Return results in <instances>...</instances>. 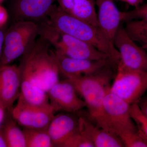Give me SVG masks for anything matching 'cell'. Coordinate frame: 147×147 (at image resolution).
I'll return each instance as SVG.
<instances>
[{
	"label": "cell",
	"instance_id": "1",
	"mask_svg": "<svg viewBox=\"0 0 147 147\" xmlns=\"http://www.w3.org/2000/svg\"><path fill=\"white\" fill-rule=\"evenodd\" d=\"M51 45L40 36L22 57L21 93L34 96L47 93L59 80L60 71Z\"/></svg>",
	"mask_w": 147,
	"mask_h": 147
},
{
	"label": "cell",
	"instance_id": "2",
	"mask_svg": "<svg viewBox=\"0 0 147 147\" xmlns=\"http://www.w3.org/2000/svg\"><path fill=\"white\" fill-rule=\"evenodd\" d=\"M47 20L60 32L94 46L108 55L117 65L119 63L118 51L98 27L69 15L55 5Z\"/></svg>",
	"mask_w": 147,
	"mask_h": 147
},
{
	"label": "cell",
	"instance_id": "3",
	"mask_svg": "<svg viewBox=\"0 0 147 147\" xmlns=\"http://www.w3.org/2000/svg\"><path fill=\"white\" fill-rule=\"evenodd\" d=\"M114 76L109 66L91 75L67 79L73 84L77 93L84 98L90 120L112 133L103 109V101Z\"/></svg>",
	"mask_w": 147,
	"mask_h": 147
},
{
	"label": "cell",
	"instance_id": "4",
	"mask_svg": "<svg viewBox=\"0 0 147 147\" xmlns=\"http://www.w3.org/2000/svg\"><path fill=\"white\" fill-rule=\"evenodd\" d=\"M38 35L50 43L55 52L74 59L98 61L110 59L106 54L86 42L60 32L47 21L38 24Z\"/></svg>",
	"mask_w": 147,
	"mask_h": 147
},
{
	"label": "cell",
	"instance_id": "5",
	"mask_svg": "<svg viewBox=\"0 0 147 147\" xmlns=\"http://www.w3.org/2000/svg\"><path fill=\"white\" fill-rule=\"evenodd\" d=\"M38 35V26L36 23L15 21L5 34L1 66L10 64L22 57Z\"/></svg>",
	"mask_w": 147,
	"mask_h": 147
},
{
	"label": "cell",
	"instance_id": "6",
	"mask_svg": "<svg viewBox=\"0 0 147 147\" xmlns=\"http://www.w3.org/2000/svg\"><path fill=\"white\" fill-rule=\"evenodd\" d=\"M110 91L131 105L137 103L147 90V71L132 70L119 63Z\"/></svg>",
	"mask_w": 147,
	"mask_h": 147
},
{
	"label": "cell",
	"instance_id": "7",
	"mask_svg": "<svg viewBox=\"0 0 147 147\" xmlns=\"http://www.w3.org/2000/svg\"><path fill=\"white\" fill-rule=\"evenodd\" d=\"M130 104L112 93L110 90L103 101V109L112 132L119 138L137 131L138 127L129 114Z\"/></svg>",
	"mask_w": 147,
	"mask_h": 147
},
{
	"label": "cell",
	"instance_id": "8",
	"mask_svg": "<svg viewBox=\"0 0 147 147\" xmlns=\"http://www.w3.org/2000/svg\"><path fill=\"white\" fill-rule=\"evenodd\" d=\"M55 113L50 104L34 105L19 96L17 104L10 113L17 123L24 128L47 129Z\"/></svg>",
	"mask_w": 147,
	"mask_h": 147
},
{
	"label": "cell",
	"instance_id": "9",
	"mask_svg": "<svg viewBox=\"0 0 147 147\" xmlns=\"http://www.w3.org/2000/svg\"><path fill=\"white\" fill-rule=\"evenodd\" d=\"M120 57L119 62L126 68L147 71V53L137 45L121 25L113 40Z\"/></svg>",
	"mask_w": 147,
	"mask_h": 147
},
{
	"label": "cell",
	"instance_id": "10",
	"mask_svg": "<svg viewBox=\"0 0 147 147\" xmlns=\"http://www.w3.org/2000/svg\"><path fill=\"white\" fill-rule=\"evenodd\" d=\"M73 84L67 79L59 81L47 92L49 102L55 112H79L86 107V102L78 96Z\"/></svg>",
	"mask_w": 147,
	"mask_h": 147
},
{
	"label": "cell",
	"instance_id": "11",
	"mask_svg": "<svg viewBox=\"0 0 147 147\" xmlns=\"http://www.w3.org/2000/svg\"><path fill=\"white\" fill-rule=\"evenodd\" d=\"M53 54L60 74L66 79L91 75L112 64H115L110 59L94 61L74 59L61 55L55 50H53Z\"/></svg>",
	"mask_w": 147,
	"mask_h": 147
},
{
	"label": "cell",
	"instance_id": "12",
	"mask_svg": "<svg viewBox=\"0 0 147 147\" xmlns=\"http://www.w3.org/2000/svg\"><path fill=\"white\" fill-rule=\"evenodd\" d=\"M21 70L19 66H0V100L11 113L20 94Z\"/></svg>",
	"mask_w": 147,
	"mask_h": 147
},
{
	"label": "cell",
	"instance_id": "13",
	"mask_svg": "<svg viewBox=\"0 0 147 147\" xmlns=\"http://www.w3.org/2000/svg\"><path fill=\"white\" fill-rule=\"evenodd\" d=\"M54 0H14L12 6L16 21H28L38 24L47 20L54 6Z\"/></svg>",
	"mask_w": 147,
	"mask_h": 147
},
{
	"label": "cell",
	"instance_id": "14",
	"mask_svg": "<svg viewBox=\"0 0 147 147\" xmlns=\"http://www.w3.org/2000/svg\"><path fill=\"white\" fill-rule=\"evenodd\" d=\"M95 3L98 7L96 16L98 28L113 42L122 22V11L117 8L114 0H95Z\"/></svg>",
	"mask_w": 147,
	"mask_h": 147
},
{
	"label": "cell",
	"instance_id": "15",
	"mask_svg": "<svg viewBox=\"0 0 147 147\" xmlns=\"http://www.w3.org/2000/svg\"><path fill=\"white\" fill-rule=\"evenodd\" d=\"M78 127L92 142L95 147L124 146L117 135L97 126L83 116L78 117Z\"/></svg>",
	"mask_w": 147,
	"mask_h": 147
},
{
	"label": "cell",
	"instance_id": "16",
	"mask_svg": "<svg viewBox=\"0 0 147 147\" xmlns=\"http://www.w3.org/2000/svg\"><path fill=\"white\" fill-rule=\"evenodd\" d=\"M78 117L71 114H59L54 116L47 128L54 147H61L66 139L76 130Z\"/></svg>",
	"mask_w": 147,
	"mask_h": 147
},
{
	"label": "cell",
	"instance_id": "17",
	"mask_svg": "<svg viewBox=\"0 0 147 147\" xmlns=\"http://www.w3.org/2000/svg\"><path fill=\"white\" fill-rule=\"evenodd\" d=\"M58 6L70 16L98 27L95 3L93 0H56Z\"/></svg>",
	"mask_w": 147,
	"mask_h": 147
},
{
	"label": "cell",
	"instance_id": "18",
	"mask_svg": "<svg viewBox=\"0 0 147 147\" xmlns=\"http://www.w3.org/2000/svg\"><path fill=\"white\" fill-rule=\"evenodd\" d=\"M16 123V121L12 118L8 119L4 124L3 125V126L2 130L7 147H26L24 131Z\"/></svg>",
	"mask_w": 147,
	"mask_h": 147
},
{
	"label": "cell",
	"instance_id": "19",
	"mask_svg": "<svg viewBox=\"0 0 147 147\" xmlns=\"http://www.w3.org/2000/svg\"><path fill=\"white\" fill-rule=\"evenodd\" d=\"M125 23V29L129 35L147 52V21L134 20Z\"/></svg>",
	"mask_w": 147,
	"mask_h": 147
},
{
	"label": "cell",
	"instance_id": "20",
	"mask_svg": "<svg viewBox=\"0 0 147 147\" xmlns=\"http://www.w3.org/2000/svg\"><path fill=\"white\" fill-rule=\"evenodd\" d=\"M26 147H54L47 129L24 128Z\"/></svg>",
	"mask_w": 147,
	"mask_h": 147
},
{
	"label": "cell",
	"instance_id": "21",
	"mask_svg": "<svg viewBox=\"0 0 147 147\" xmlns=\"http://www.w3.org/2000/svg\"><path fill=\"white\" fill-rule=\"evenodd\" d=\"M61 147H94V146L77 127L76 130L66 139Z\"/></svg>",
	"mask_w": 147,
	"mask_h": 147
},
{
	"label": "cell",
	"instance_id": "22",
	"mask_svg": "<svg viewBox=\"0 0 147 147\" xmlns=\"http://www.w3.org/2000/svg\"><path fill=\"white\" fill-rule=\"evenodd\" d=\"M120 139L124 147H147V138L138 128L137 131L125 134Z\"/></svg>",
	"mask_w": 147,
	"mask_h": 147
},
{
	"label": "cell",
	"instance_id": "23",
	"mask_svg": "<svg viewBox=\"0 0 147 147\" xmlns=\"http://www.w3.org/2000/svg\"><path fill=\"white\" fill-rule=\"evenodd\" d=\"M129 114L137 127L147 138V117L142 112L137 102L130 105Z\"/></svg>",
	"mask_w": 147,
	"mask_h": 147
},
{
	"label": "cell",
	"instance_id": "24",
	"mask_svg": "<svg viewBox=\"0 0 147 147\" xmlns=\"http://www.w3.org/2000/svg\"><path fill=\"white\" fill-rule=\"evenodd\" d=\"M122 21L126 22L134 20L147 21V3L141 5L132 10L122 11Z\"/></svg>",
	"mask_w": 147,
	"mask_h": 147
},
{
	"label": "cell",
	"instance_id": "25",
	"mask_svg": "<svg viewBox=\"0 0 147 147\" xmlns=\"http://www.w3.org/2000/svg\"><path fill=\"white\" fill-rule=\"evenodd\" d=\"M8 19V13L4 7L0 5V28L3 26Z\"/></svg>",
	"mask_w": 147,
	"mask_h": 147
},
{
	"label": "cell",
	"instance_id": "26",
	"mask_svg": "<svg viewBox=\"0 0 147 147\" xmlns=\"http://www.w3.org/2000/svg\"><path fill=\"white\" fill-rule=\"evenodd\" d=\"M137 103L142 112L147 117V95L142 96Z\"/></svg>",
	"mask_w": 147,
	"mask_h": 147
},
{
	"label": "cell",
	"instance_id": "27",
	"mask_svg": "<svg viewBox=\"0 0 147 147\" xmlns=\"http://www.w3.org/2000/svg\"><path fill=\"white\" fill-rule=\"evenodd\" d=\"M7 111V109L6 108L5 105L0 100V129H1L3 123L4 122L6 112Z\"/></svg>",
	"mask_w": 147,
	"mask_h": 147
},
{
	"label": "cell",
	"instance_id": "28",
	"mask_svg": "<svg viewBox=\"0 0 147 147\" xmlns=\"http://www.w3.org/2000/svg\"><path fill=\"white\" fill-rule=\"evenodd\" d=\"M121 1L126 3L127 4L135 7H138L139 6L142 4L143 0H119Z\"/></svg>",
	"mask_w": 147,
	"mask_h": 147
},
{
	"label": "cell",
	"instance_id": "29",
	"mask_svg": "<svg viewBox=\"0 0 147 147\" xmlns=\"http://www.w3.org/2000/svg\"><path fill=\"white\" fill-rule=\"evenodd\" d=\"M4 36V34L0 29V66H1V59L2 55Z\"/></svg>",
	"mask_w": 147,
	"mask_h": 147
},
{
	"label": "cell",
	"instance_id": "30",
	"mask_svg": "<svg viewBox=\"0 0 147 147\" xmlns=\"http://www.w3.org/2000/svg\"><path fill=\"white\" fill-rule=\"evenodd\" d=\"M0 147H7V144L2 129H0Z\"/></svg>",
	"mask_w": 147,
	"mask_h": 147
},
{
	"label": "cell",
	"instance_id": "31",
	"mask_svg": "<svg viewBox=\"0 0 147 147\" xmlns=\"http://www.w3.org/2000/svg\"><path fill=\"white\" fill-rule=\"evenodd\" d=\"M3 1H4V0H0V3L2 2Z\"/></svg>",
	"mask_w": 147,
	"mask_h": 147
},
{
	"label": "cell",
	"instance_id": "32",
	"mask_svg": "<svg viewBox=\"0 0 147 147\" xmlns=\"http://www.w3.org/2000/svg\"><path fill=\"white\" fill-rule=\"evenodd\" d=\"M93 1H95V0H93Z\"/></svg>",
	"mask_w": 147,
	"mask_h": 147
}]
</instances>
